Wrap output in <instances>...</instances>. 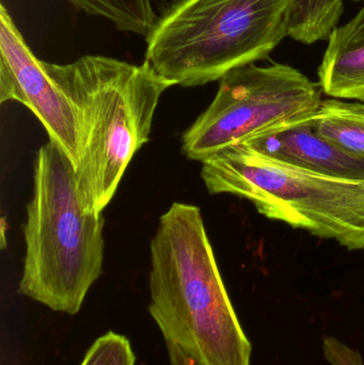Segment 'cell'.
Instances as JSON below:
<instances>
[{"mask_svg": "<svg viewBox=\"0 0 364 365\" xmlns=\"http://www.w3.org/2000/svg\"><path fill=\"white\" fill-rule=\"evenodd\" d=\"M149 312L171 365H250L252 346L220 274L200 208L175 202L150 246Z\"/></svg>", "mask_w": 364, "mask_h": 365, "instance_id": "cell-1", "label": "cell"}, {"mask_svg": "<svg viewBox=\"0 0 364 365\" xmlns=\"http://www.w3.org/2000/svg\"><path fill=\"white\" fill-rule=\"evenodd\" d=\"M42 63L76 115L75 175L81 201L87 210L103 214L135 154L149 141L158 103L173 83L147 62L136 66L106 56Z\"/></svg>", "mask_w": 364, "mask_h": 365, "instance_id": "cell-2", "label": "cell"}, {"mask_svg": "<svg viewBox=\"0 0 364 365\" xmlns=\"http://www.w3.org/2000/svg\"><path fill=\"white\" fill-rule=\"evenodd\" d=\"M105 220L87 210L75 167L58 145H42L24 225L26 255L19 293L75 315L103 272Z\"/></svg>", "mask_w": 364, "mask_h": 365, "instance_id": "cell-3", "label": "cell"}, {"mask_svg": "<svg viewBox=\"0 0 364 365\" xmlns=\"http://www.w3.org/2000/svg\"><path fill=\"white\" fill-rule=\"evenodd\" d=\"M294 0H172L147 34L145 60L173 86L219 81L288 36Z\"/></svg>", "mask_w": 364, "mask_h": 365, "instance_id": "cell-4", "label": "cell"}, {"mask_svg": "<svg viewBox=\"0 0 364 365\" xmlns=\"http://www.w3.org/2000/svg\"><path fill=\"white\" fill-rule=\"evenodd\" d=\"M201 178L211 195H236L266 218L364 251V181L311 173L245 143L203 160Z\"/></svg>", "mask_w": 364, "mask_h": 365, "instance_id": "cell-5", "label": "cell"}, {"mask_svg": "<svg viewBox=\"0 0 364 365\" xmlns=\"http://www.w3.org/2000/svg\"><path fill=\"white\" fill-rule=\"evenodd\" d=\"M321 90L288 64L235 68L220 79L213 102L184 132L182 152L202 163L231 145L311 122L323 101Z\"/></svg>", "mask_w": 364, "mask_h": 365, "instance_id": "cell-6", "label": "cell"}, {"mask_svg": "<svg viewBox=\"0 0 364 365\" xmlns=\"http://www.w3.org/2000/svg\"><path fill=\"white\" fill-rule=\"evenodd\" d=\"M0 103L27 107L44 126L49 141L77 164L79 132L66 94L53 83L26 43L4 4L0 6Z\"/></svg>", "mask_w": 364, "mask_h": 365, "instance_id": "cell-7", "label": "cell"}, {"mask_svg": "<svg viewBox=\"0 0 364 365\" xmlns=\"http://www.w3.org/2000/svg\"><path fill=\"white\" fill-rule=\"evenodd\" d=\"M259 153L286 164L338 179L364 181V160L314 132L311 122L271 130L246 141Z\"/></svg>", "mask_w": 364, "mask_h": 365, "instance_id": "cell-8", "label": "cell"}, {"mask_svg": "<svg viewBox=\"0 0 364 365\" xmlns=\"http://www.w3.org/2000/svg\"><path fill=\"white\" fill-rule=\"evenodd\" d=\"M318 85L331 98L364 101V6L329 36Z\"/></svg>", "mask_w": 364, "mask_h": 365, "instance_id": "cell-9", "label": "cell"}, {"mask_svg": "<svg viewBox=\"0 0 364 365\" xmlns=\"http://www.w3.org/2000/svg\"><path fill=\"white\" fill-rule=\"evenodd\" d=\"M314 132L364 160V104L340 98L323 100L311 119Z\"/></svg>", "mask_w": 364, "mask_h": 365, "instance_id": "cell-10", "label": "cell"}, {"mask_svg": "<svg viewBox=\"0 0 364 365\" xmlns=\"http://www.w3.org/2000/svg\"><path fill=\"white\" fill-rule=\"evenodd\" d=\"M343 11L344 0H294L288 36L307 45L328 40Z\"/></svg>", "mask_w": 364, "mask_h": 365, "instance_id": "cell-11", "label": "cell"}, {"mask_svg": "<svg viewBox=\"0 0 364 365\" xmlns=\"http://www.w3.org/2000/svg\"><path fill=\"white\" fill-rule=\"evenodd\" d=\"M92 16L102 17L124 32L145 36L156 21L152 0H68Z\"/></svg>", "mask_w": 364, "mask_h": 365, "instance_id": "cell-12", "label": "cell"}, {"mask_svg": "<svg viewBox=\"0 0 364 365\" xmlns=\"http://www.w3.org/2000/svg\"><path fill=\"white\" fill-rule=\"evenodd\" d=\"M136 356L125 336L107 332L91 345L80 365H135Z\"/></svg>", "mask_w": 364, "mask_h": 365, "instance_id": "cell-13", "label": "cell"}, {"mask_svg": "<svg viewBox=\"0 0 364 365\" xmlns=\"http://www.w3.org/2000/svg\"><path fill=\"white\" fill-rule=\"evenodd\" d=\"M323 354L331 365H364L363 356L335 336L323 339Z\"/></svg>", "mask_w": 364, "mask_h": 365, "instance_id": "cell-14", "label": "cell"}, {"mask_svg": "<svg viewBox=\"0 0 364 365\" xmlns=\"http://www.w3.org/2000/svg\"><path fill=\"white\" fill-rule=\"evenodd\" d=\"M353 1L359 2V1H364V0H353Z\"/></svg>", "mask_w": 364, "mask_h": 365, "instance_id": "cell-15", "label": "cell"}]
</instances>
